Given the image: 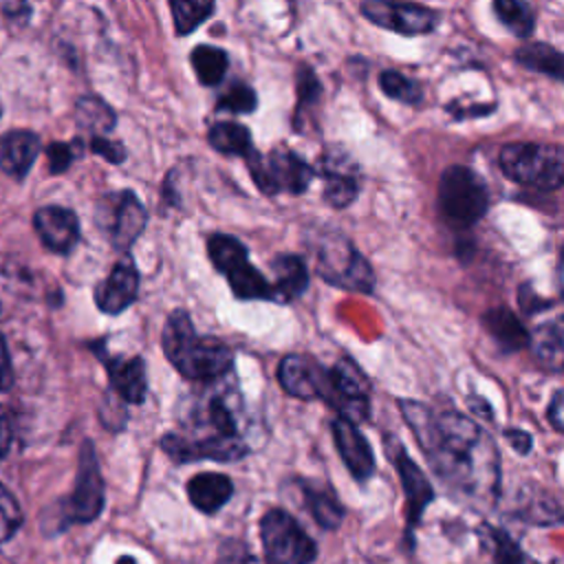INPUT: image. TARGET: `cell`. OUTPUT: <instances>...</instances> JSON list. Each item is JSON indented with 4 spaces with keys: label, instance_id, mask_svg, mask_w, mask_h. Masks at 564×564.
<instances>
[{
    "label": "cell",
    "instance_id": "6da1fadb",
    "mask_svg": "<svg viewBox=\"0 0 564 564\" xmlns=\"http://www.w3.org/2000/svg\"><path fill=\"white\" fill-rule=\"evenodd\" d=\"M399 410L432 471L452 494L476 509L496 505L500 494V456L478 423L456 410H434L412 399H399Z\"/></svg>",
    "mask_w": 564,
    "mask_h": 564
},
{
    "label": "cell",
    "instance_id": "7a4b0ae2",
    "mask_svg": "<svg viewBox=\"0 0 564 564\" xmlns=\"http://www.w3.org/2000/svg\"><path fill=\"white\" fill-rule=\"evenodd\" d=\"M229 390L207 392L192 408V423H183V432L161 436V449L178 465L196 460L234 463L251 449L240 434L238 408Z\"/></svg>",
    "mask_w": 564,
    "mask_h": 564
},
{
    "label": "cell",
    "instance_id": "3957f363",
    "mask_svg": "<svg viewBox=\"0 0 564 564\" xmlns=\"http://www.w3.org/2000/svg\"><path fill=\"white\" fill-rule=\"evenodd\" d=\"M161 346L167 361L192 381H218L231 370V348L214 335H198L189 313L174 308L163 326Z\"/></svg>",
    "mask_w": 564,
    "mask_h": 564
},
{
    "label": "cell",
    "instance_id": "277c9868",
    "mask_svg": "<svg viewBox=\"0 0 564 564\" xmlns=\"http://www.w3.org/2000/svg\"><path fill=\"white\" fill-rule=\"evenodd\" d=\"M308 249L313 251L317 275L324 282L339 286L344 291L372 293V267L339 229L315 231Z\"/></svg>",
    "mask_w": 564,
    "mask_h": 564
},
{
    "label": "cell",
    "instance_id": "5b68a950",
    "mask_svg": "<svg viewBox=\"0 0 564 564\" xmlns=\"http://www.w3.org/2000/svg\"><path fill=\"white\" fill-rule=\"evenodd\" d=\"M502 174L524 187L553 192L564 178V152L557 143L513 141L498 156Z\"/></svg>",
    "mask_w": 564,
    "mask_h": 564
},
{
    "label": "cell",
    "instance_id": "8992f818",
    "mask_svg": "<svg viewBox=\"0 0 564 564\" xmlns=\"http://www.w3.org/2000/svg\"><path fill=\"white\" fill-rule=\"evenodd\" d=\"M441 216L458 229L476 225L489 209V189L478 172L467 165H449L441 172L436 194Z\"/></svg>",
    "mask_w": 564,
    "mask_h": 564
},
{
    "label": "cell",
    "instance_id": "52a82bcc",
    "mask_svg": "<svg viewBox=\"0 0 564 564\" xmlns=\"http://www.w3.org/2000/svg\"><path fill=\"white\" fill-rule=\"evenodd\" d=\"M207 256L238 300H271V282L249 260V249L229 234L207 238Z\"/></svg>",
    "mask_w": 564,
    "mask_h": 564
},
{
    "label": "cell",
    "instance_id": "ba28073f",
    "mask_svg": "<svg viewBox=\"0 0 564 564\" xmlns=\"http://www.w3.org/2000/svg\"><path fill=\"white\" fill-rule=\"evenodd\" d=\"M249 174L256 183V187L273 196L278 192H289V194H304L308 185L315 178V167L306 163L300 154H295L289 148H273L269 154H260L253 150L245 159Z\"/></svg>",
    "mask_w": 564,
    "mask_h": 564
},
{
    "label": "cell",
    "instance_id": "9c48e42d",
    "mask_svg": "<svg viewBox=\"0 0 564 564\" xmlns=\"http://www.w3.org/2000/svg\"><path fill=\"white\" fill-rule=\"evenodd\" d=\"M260 542L267 564H313L317 544L284 509H269L260 518Z\"/></svg>",
    "mask_w": 564,
    "mask_h": 564
},
{
    "label": "cell",
    "instance_id": "30bf717a",
    "mask_svg": "<svg viewBox=\"0 0 564 564\" xmlns=\"http://www.w3.org/2000/svg\"><path fill=\"white\" fill-rule=\"evenodd\" d=\"M319 399L337 410V416L357 425L370 414V379L352 359L341 357L335 366L326 368Z\"/></svg>",
    "mask_w": 564,
    "mask_h": 564
},
{
    "label": "cell",
    "instance_id": "8fae6325",
    "mask_svg": "<svg viewBox=\"0 0 564 564\" xmlns=\"http://www.w3.org/2000/svg\"><path fill=\"white\" fill-rule=\"evenodd\" d=\"M97 218L106 229L110 245L119 251H128V247H132V242L143 234L148 212L134 192L123 189L101 200Z\"/></svg>",
    "mask_w": 564,
    "mask_h": 564
},
{
    "label": "cell",
    "instance_id": "7c38bea8",
    "mask_svg": "<svg viewBox=\"0 0 564 564\" xmlns=\"http://www.w3.org/2000/svg\"><path fill=\"white\" fill-rule=\"evenodd\" d=\"M104 509V478L99 460L90 441H84L79 449V465L73 494L64 505V518L68 522H93Z\"/></svg>",
    "mask_w": 564,
    "mask_h": 564
},
{
    "label": "cell",
    "instance_id": "4fadbf2b",
    "mask_svg": "<svg viewBox=\"0 0 564 564\" xmlns=\"http://www.w3.org/2000/svg\"><path fill=\"white\" fill-rule=\"evenodd\" d=\"M361 13L372 24L401 33V35H421L430 33L438 24V13L430 7L414 2H392V0H366L361 2Z\"/></svg>",
    "mask_w": 564,
    "mask_h": 564
},
{
    "label": "cell",
    "instance_id": "5bb4252c",
    "mask_svg": "<svg viewBox=\"0 0 564 564\" xmlns=\"http://www.w3.org/2000/svg\"><path fill=\"white\" fill-rule=\"evenodd\" d=\"M319 174L324 178V200L335 207H348L359 194V170L352 156L341 148H328L319 159Z\"/></svg>",
    "mask_w": 564,
    "mask_h": 564
},
{
    "label": "cell",
    "instance_id": "9a60e30c",
    "mask_svg": "<svg viewBox=\"0 0 564 564\" xmlns=\"http://www.w3.org/2000/svg\"><path fill=\"white\" fill-rule=\"evenodd\" d=\"M390 456H392L394 469L399 474V480H401V487H403V494H405L408 538H412V529L421 522L423 511L434 500V487L425 478L423 469L410 458V454L399 443H394V447L390 449Z\"/></svg>",
    "mask_w": 564,
    "mask_h": 564
},
{
    "label": "cell",
    "instance_id": "2e32d148",
    "mask_svg": "<svg viewBox=\"0 0 564 564\" xmlns=\"http://www.w3.org/2000/svg\"><path fill=\"white\" fill-rule=\"evenodd\" d=\"M326 379V368L311 355L289 352L278 364V381L282 390L295 399H319Z\"/></svg>",
    "mask_w": 564,
    "mask_h": 564
},
{
    "label": "cell",
    "instance_id": "e0dca14e",
    "mask_svg": "<svg viewBox=\"0 0 564 564\" xmlns=\"http://www.w3.org/2000/svg\"><path fill=\"white\" fill-rule=\"evenodd\" d=\"M139 293V271L132 256H123L112 271L97 284L95 304L101 313L119 315L123 313Z\"/></svg>",
    "mask_w": 564,
    "mask_h": 564
},
{
    "label": "cell",
    "instance_id": "ac0fdd59",
    "mask_svg": "<svg viewBox=\"0 0 564 564\" xmlns=\"http://www.w3.org/2000/svg\"><path fill=\"white\" fill-rule=\"evenodd\" d=\"M330 432H333L335 447H337L346 469L350 471V476L357 482H366L375 474V454H372L366 436L361 434V430L355 423H350L341 416H335L330 421Z\"/></svg>",
    "mask_w": 564,
    "mask_h": 564
},
{
    "label": "cell",
    "instance_id": "d6986e66",
    "mask_svg": "<svg viewBox=\"0 0 564 564\" xmlns=\"http://www.w3.org/2000/svg\"><path fill=\"white\" fill-rule=\"evenodd\" d=\"M106 370L108 381L115 394L132 405H139L145 401L148 394V375H145V361L143 357H110L104 352H95Z\"/></svg>",
    "mask_w": 564,
    "mask_h": 564
},
{
    "label": "cell",
    "instance_id": "ffe728a7",
    "mask_svg": "<svg viewBox=\"0 0 564 564\" xmlns=\"http://www.w3.org/2000/svg\"><path fill=\"white\" fill-rule=\"evenodd\" d=\"M33 227L40 240L55 253H68L79 240V220L66 207H40L33 216Z\"/></svg>",
    "mask_w": 564,
    "mask_h": 564
},
{
    "label": "cell",
    "instance_id": "44dd1931",
    "mask_svg": "<svg viewBox=\"0 0 564 564\" xmlns=\"http://www.w3.org/2000/svg\"><path fill=\"white\" fill-rule=\"evenodd\" d=\"M273 282H271V302L289 304L297 300L308 286V269L304 260L295 253H280L271 260Z\"/></svg>",
    "mask_w": 564,
    "mask_h": 564
},
{
    "label": "cell",
    "instance_id": "7402d4cb",
    "mask_svg": "<svg viewBox=\"0 0 564 564\" xmlns=\"http://www.w3.org/2000/svg\"><path fill=\"white\" fill-rule=\"evenodd\" d=\"M187 498L200 513H216L234 496V482L218 471H200L187 480Z\"/></svg>",
    "mask_w": 564,
    "mask_h": 564
},
{
    "label": "cell",
    "instance_id": "603a6c76",
    "mask_svg": "<svg viewBox=\"0 0 564 564\" xmlns=\"http://www.w3.org/2000/svg\"><path fill=\"white\" fill-rule=\"evenodd\" d=\"M529 350L533 359L549 372H562L564 366V328L562 317H553L529 333Z\"/></svg>",
    "mask_w": 564,
    "mask_h": 564
},
{
    "label": "cell",
    "instance_id": "cb8c5ba5",
    "mask_svg": "<svg viewBox=\"0 0 564 564\" xmlns=\"http://www.w3.org/2000/svg\"><path fill=\"white\" fill-rule=\"evenodd\" d=\"M40 152V139L29 130H13L0 141V170L13 178H22Z\"/></svg>",
    "mask_w": 564,
    "mask_h": 564
},
{
    "label": "cell",
    "instance_id": "d4e9b609",
    "mask_svg": "<svg viewBox=\"0 0 564 564\" xmlns=\"http://www.w3.org/2000/svg\"><path fill=\"white\" fill-rule=\"evenodd\" d=\"M480 324L505 352H516L520 348H527L529 344V330L524 328L520 317H516V313L507 306L485 311Z\"/></svg>",
    "mask_w": 564,
    "mask_h": 564
},
{
    "label": "cell",
    "instance_id": "484cf974",
    "mask_svg": "<svg viewBox=\"0 0 564 564\" xmlns=\"http://www.w3.org/2000/svg\"><path fill=\"white\" fill-rule=\"evenodd\" d=\"M297 487L302 491L304 507L322 529L333 531L341 524L344 505L339 502L337 494L328 485L313 482V480H297Z\"/></svg>",
    "mask_w": 564,
    "mask_h": 564
},
{
    "label": "cell",
    "instance_id": "4316f807",
    "mask_svg": "<svg viewBox=\"0 0 564 564\" xmlns=\"http://www.w3.org/2000/svg\"><path fill=\"white\" fill-rule=\"evenodd\" d=\"M513 59L522 68L549 75V77H553L557 82L564 77L562 53L555 46L546 44V42H529V44L518 46L516 53H513Z\"/></svg>",
    "mask_w": 564,
    "mask_h": 564
},
{
    "label": "cell",
    "instance_id": "83f0119b",
    "mask_svg": "<svg viewBox=\"0 0 564 564\" xmlns=\"http://www.w3.org/2000/svg\"><path fill=\"white\" fill-rule=\"evenodd\" d=\"M207 143L220 154H238L242 159L256 150L249 128L238 121H218L209 126Z\"/></svg>",
    "mask_w": 564,
    "mask_h": 564
},
{
    "label": "cell",
    "instance_id": "f1b7e54d",
    "mask_svg": "<svg viewBox=\"0 0 564 564\" xmlns=\"http://www.w3.org/2000/svg\"><path fill=\"white\" fill-rule=\"evenodd\" d=\"M189 64L203 86H218L225 79L227 66H229V55L220 46L212 44H198L189 53Z\"/></svg>",
    "mask_w": 564,
    "mask_h": 564
},
{
    "label": "cell",
    "instance_id": "f546056e",
    "mask_svg": "<svg viewBox=\"0 0 564 564\" xmlns=\"http://www.w3.org/2000/svg\"><path fill=\"white\" fill-rule=\"evenodd\" d=\"M75 119H77L79 128L90 130L93 137H101V134L110 132L115 128V123H117L115 110L104 99L93 97V95L77 99Z\"/></svg>",
    "mask_w": 564,
    "mask_h": 564
},
{
    "label": "cell",
    "instance_id": "4dcf8cb0",
    "mask_svg": "<svg viewBox=\"0 0 564 564\" xmlns=\"http://www.w3.org/2000/svg\"><path fill=\"white\" fill-rule=\"evenodd\" d=\"M482 540L491 551L494 564H540L529 553L522 551V546L511 540V535L498 527L482 524Z\"/></svg>",
    "mask_w": 564,
    "mask_h": 564
},
{
    "label": "cell",
    "instance_id": "1f68e13d",
    "mask_svg": "<svg viewBox=\"0 0 564 564\" xmlns=\"http://www.w3.org/2000/svg\"><path fill=\"white\" fill-rule=\"evenodd\" d=\"M494 11L498 20L518 37H529L535 29V15L529 2L522 0H496Z\"/></svg>",
    "mask_w": 564,
    "mask_h": 564
},
{
    "label": "cell",
    "instance_id": "d6a6232c",
    "mask_svg": "<svg viewBox=\"0 0 564 564\" xmlns=\"http://www.w3.org/2000/svg\"><path fill=\"white\" fill-rule=\"evenodd\" d=\"M170 11L174 18L176 35L183 37V35H189L194 29H198L216 11V4L205 0H172Z\"/></svg>",
    "mask_w": 564,
    "mask_h": 564
},
{
    "label": "cell",
    "instance_id": "836d02e7",
    "mask_svg": "<svg viewBox=\"0 0 564 564\" xmlns=\"http://www.w3.org/2000/svg\"><path fill=\"white\" fill-rule=\"evenodd\" d=\"M379 88L383 90V95H388L394 101L408 104V106H416L423 101V88L419 82H414L412 77L399 73V70H381L379 73Z\"/></svg>",
    "mask_w": 564,
    "mask_h": 564
},
{
    "label": "cell",
    "instance_id": "e575fe53",
    "mask_svg": "<svg viewBox=\"0 0 564 564\" xmlns=\"http://www.w3.org/2000/svg\"><path fill=\"white\" fill-rule=\"evenodd\" d=\"M258 106V95L249 84L234 82L218 99H216V110H229L234 115H247L253 112Z\"/></svg>",
    "mask_w": 564,
    "mask_h": 564
},
{
    "label": "cell",
    "instance_id": "d590c367",
    "mask_svg": "<svg viewBox=\"0 0 564 564\" xmlns=\"http://www.w3.org/2000/svg\"><path fill=\"white\" fill-rule=\"evenodd\" d=\"M295 88H297V115L311 106L317 104L322 97V84L317 75L311 70V66L302 64L295 73Z\"/></svg>",
    "mask_w": 564,
    "mask_h": 564
},
{
    "label": "cell",
    "instance_id": "8d00e7d4",
    "mask_svg": "<svg viewBox=\"0 0 564 564\" xmlns=\"http://www.w3.org/2000/svg\"><path fill=\"white\" fill-rule=\"evenodd\" d=\"M22 524V511L13 494L0 485V544L13 538Z\"/></svg>",
    "mask_w": 564,
    "mask_h": 564
},
{
    "label": "cell",
    "instance_id": "74e56055",
    "mask_svg": "<svg viewBox=\"0 0 564 564\" xmlns=\"http://www.w3.org/2000/svg\"><path fill=\"white\" fill-rule=\"evenodd\" d=\"M218 564H256V560H253V555H251V551L245 542L227 538L220 544Z\"/></svg>",
    "mask_w": 564,
    "mask_h": 564
},
{
    "label": "cell",
    "instance_id": "f35d334b",
    "mask_svg": "<svg viewBox=\"0 0 564 564\" xmlns=\"http://www.w3.org/2000/svg\"><path fill=\"white\" fill-rule=\"evenodd\" d=\"M46 156H48V170L53 174H59V172L68 170V165L75 161L77 145L75 143H51L46 148Z\"/></svg>",
    "mask_w": 564,
    "mask_h": 564
},
{
    "label": "cell",
    "instance_id": "ab89813d",
    "mask_svg": "<svg viewBox=\"0 0 564 564\" xmlns=\"http://www.w3.org/2000/svg\"><path fill=\"white\" fill-rule=\"evenodd\" d=\"M518 302H520L522 313H527V315H535V313H540V311H546V308L555 306V300H549V297L538 295L535 289H533V284H529V282L520 284V289H518Z\"/></svg>",
    "mask_w": 564,
    "mask_h": 564
},
{
    "label": "cell",
    "instance_id": "60d3db41",
    "mask_svg": "<svg viewBox=\"0 0 564 564\" xmlns=\"http://www.w3.org/2000/svg\"><path fill=\"white\" fill-rule=\"evenodd\" d=\"M90 150L99 156H104L108 163H123L126 161V148L119 141H110L106 137H93Z\"/></svg>",
    "mask_w": 564,
    "mask_h": 564
},
{
    "label": "cell",
    "instance_id": "b9f144b4",
    "mask_svg": "<svg viewBox=\"0 0 564 564\" xmlns=\"http://www.w3.org/2000/svg\"><path fill=\"white\" fill-rule=\"evenodd\" d=\"M502 434H505V438L509 441V445H511L518 454H529V452H531L533 438H531L529 432L518 430V427H511V430H505Z\"/></svg>",
    "mask_w": 564,
    "mask_h": 564
},
{
    "label": "cell",
    "instance_id": "7bdbcfd3",
    "mask_svg": "<svg viewBox=\"0 0 564 564\" xmlns=\"http://www.w3.org/2000/svg\"><path fill=\"white\" fill-rule=\"evenodd\" d=\"M13 383V372H11V361H9V352L4 346V339L0 335V392L11 388Z\"/></svg>",
    "mask_w": 564,
    "mask_h": 564
},
{
    "label": "cell",
    "instance_id": "ee69618b",
    "mask_svg": "<svg viewBox=\"0 0 564 564\" xmlns=\"http://www.w3.org/2000/svg\"><path fill=\"white\" fill-rule=\"evenodd\" d=\"M562 390H555L551 397V403L546 408V419L551 421L555 432H562Z\"/></svg>",
    "mask_w": 564,
    "mask_h": 564
},
{
    "label": "cell",
    "instance_id": "f6af8a7d",
    "mask_svg": "<svg viewBox=\"0 0 564 564\" xmlns=\"http://www.w3.org/2000/svg\"><path fill=\"white\" fill-rule=\"evenodd\" d=\"M9 447H11V425L4 410L0 408V458L9 452Z\"/></svg>",
    "mask_w": 564,
    "mask_h": 564
},
{
    "label": "cell",
    "instance_id": "bcb514c9",
    "mask_svg": "<svg viewBox=\"0 0 564 564\" xmlns=\"http://www.w3.org/2000/svg\"><path fill=\"white\" fill-rule=\"evenodd\" d=\"M467 403H469V408H471L476 414H482V416H485V419H489V421L494 419L491 408H489V403H487L485 399H480V397H474V394H471V397L467 399Z\"/></svg>",
    "mask_w": 564,
    "mask_h": 564
}]
</instances>
